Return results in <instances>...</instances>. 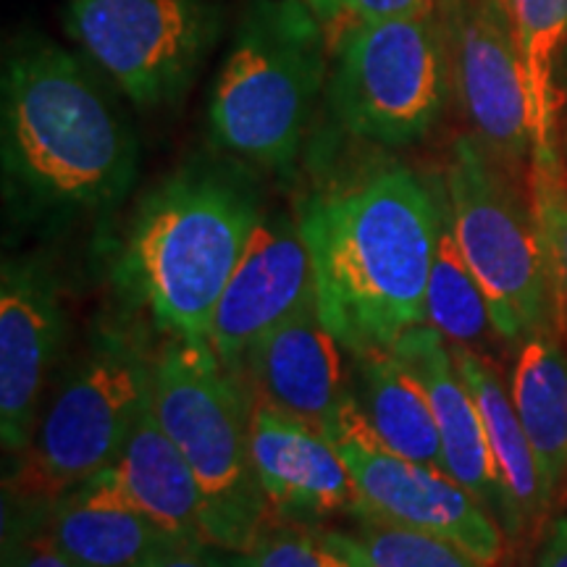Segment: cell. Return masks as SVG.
Listing matches in <instances>:
<instances>
[{"mask_svg":"<svg viewBox=\"0 0 567 567\" xmlns=\"http://www.w3.org/2000/svg\"><path fill=\"white\" fill-rule=\"evenodd\" d=\"M145 567H229L224 551L203 547V544L176 542L168 549H163L158 557H153Z\"/></svg>","mask_w":567,"mask_h":567,"instance_id":"f1b7e54d","label":"cell"},{"mask_svg":"<svg viewBox=\"0 0 567 567\" xmlns=\"http://www.w3.org/2000/svg\"><path fill=\"white\" fill-rule=\"evenodd\" d=\"M42 517L63 555L80 567H145L179 542L140 513L109 471L42 502Z\"/></svg>","mask_w":567,"mask_h":567,"instance_id":"e0dca14e","label":"cell"},{"mask_svg":"<svg viewBox=\"0 0 567 567\" xmlns=\"http://www.w3.org/2000/svg\"><path fill=\"white\" fill-rule=\"evenodd\" d=\"M153 354L126 326H103L48 394L6 494L42 505L113 465L151 400Z\"/></svg>","mask_w":567,"mask_h":567,"instance_id":"8992f818","label":"cell"},{"mask_svg":"<svg viewBox=\"0 0 567 567\" xmlns=\"http://www.w3.org/2000/svg\"><path fill=\"white\" fill-rule=\"evenodd\" d=\"M425 323L434 326L450 344L467 347L484 358L486 347L499 337L484 289L460 252L446 187L442 229H439L434 266H431L429 289H425Z\"/></svg>","mask_w":567,"mask_h":567,"instance_id":"603a6c76","label":"cell"},{"mask_svg":"<svg viewBox=\"0 0 567 567\" xmlns=\"http://www.w3.org/2000/svg\"><path fill=\"white\" fill-rule=\"evenodd\" d=\"M450 76L473 137L505 172L530 158L526 71L502 0H439Z\"/></svg>","mask_w":567,"mask_h":567,"instance_id":"8fae6325","label":"cell"},{"mask_svg":"<svg viewBox=\"0 0 567 567\" xmlns=\"http://www.w3.org/2000/svg\"><path fill=\"white\" fill-rule=\"evenodd\" d=\"M3 174L42 208L105 210L137 179V140L87 55L24 34L3 66Z\"/></svg>","mask_w":567,"mask_h":567,"instance_id":"7a4b0ae2","label":"cell"},{"mask_svg":"<svg viewBox=\"0 0 567 567\" xmlns=\"http://www.w3.org/2000/svg\"><path fill=\"white\" fill-rule=\"evenodd\" d=\"M310 297H316V274L300 216L264 213L218 300L210 326L213 352L231 373L245 379V360L255 342Z\"/></svg>","mask_w":567,"mask_h":567,"instance_id":"4fadbf2b","label":"cell"},{"mask_svg":"<svg viewBox=\"0 0 567 567\" xmlns=\"http://www.w3.org/2000/svg\"><path fill=\"white\" fill-rule=\"evenodd\" d=\"M352 358L354 405L375 442L394 455L446 473L442 436L421 381L392 350L360 352Z\"/></svg>","mask_w":567,"mask_h":567,"instance_id":"d6986e66","label":"cell"},{"mask_svg":"<svg viewBox=\"0 0 567 567\" xmlns=\"http://www.w3.org/2000/svg\"><path fill=\"white\" fill-rule=\"evenodd\" d=\"M526 71L530 176L563 172L557 155V61L567 42V0H502Z\"/></svg>","mask_w":567,"mask_h":567,"instance_id":"7402d4cb","label":"cell"},{"mask_svg":"<svg viewBox=\"0 0 567 567\" xmlns=\"http://www.w3.org/2000/svg\"><path fill=\"white\" fill-rule=\"evenodd\" d=\"M229 567H360L352 542L337 530L266 528L245 551H224Z\"/></svg>","mask_w":567,"mask_h":567,"instance_id":"d4e9b609","label":"cell"},{"mask_svg":"<svg viewBox=\"0 0 567 567\" xmlns=\"http://www.w3.org/2000/svg\"><path fill=\"white\" fill-rule=\"evenodd\" d=\"M213 0H66L63 27L140 109L182 101L221 32Z\"/></svg>","mask_w":567,"mask_h":567,"instance_id":"9c48e42d","label":"cell"},{"mask_svg":"<svg viewBox=\"0 0 567 567\" xmlns=\"http://www.w3.org/2000/svg\"><path fill=\"white\" fill-rule=\"evenodd\" d=\"M450 87V55L436 11L339 32L329 103L354 137L384 147L413 145L442 118Z\"/></svg>","mask_w":567,"mask_h":567,"instance_id":"ba28073f","label":"cell"},{"mask_svg":"<svg viewBox=\"0 0 567 567\" xmlns=\"http://www.w3.org/2000/svg\"><path fill=\"white\" fill-rule=\"evenodd\" d=\"M444 182L381 168L300 210L318 308L350 354L392 350L425 323V289L442 229Z\"/></svg>","mask_w":567,"mask_h":567,"instance_id":"6da1fadb","label":"cell"},{"mask_svg":"<svg viewBox=\"0 0 567 567\" xmlns=\"http://www.w3.org/2000/svg\"><path fill=\"white\" fill-rule=\"evenodd\" d=\"M105 471L126 494V499L168 536L210 547L208 502L200 481L179 446L163 431L155 417L153 400H147L122 455Z\"/></svg>","mask_w":567,"mask_h":567,"instance_id":"ac0fdd59","label":"cell"},{"mask_svg":"<svg viewBox=\"0 0 567 567\" xmlns=\"http://www.w3.org/2000/svg\"><path fill=\"white\" fill-rule=\"evenodd\" d=\"M444 187L460 252L484 289L502 342L555 326L563 292L534 203L523 200L476 137L455 142Z\"/></svg>","mask_w":567,"mask_h":567,"instance_id":"52a82bcc","label":"cell"},{"mask_svg":"<svg viewBox=\"0 0 567 567\" xmlns=\"http://www.w3.org/2000/svg\"><path fill=\"white\" fill-rule=\"evenodd\" d=\"M439 0H308L310 9L321 19V24L339 27V32L354 24H373V21L425 17L436 11Z\"/></svg>","mask_w":567,"mask_h":567,"instance_id":"83f0119b","label":"cell"},{"mask_svg":"<svg viewBox=\"0 0 567 567\" xmlns=\"http://www.w3.org/2000/svg\"><path fill=\"white\" fill-rule=\"evenodd\" d=\"M392 352L421 381L429 396L442 436L446 473L476 494L496 515L499 526L513 534V509L488 446L484 417L460 373L450 342L434 326L421 323L396 339Z\"/></svg>","mask_w":567,"mask_h":567,"instance_id":"9a60e30c","label":"cell"},{"mask_svg":"<svg viewBox=\"0 0 567 567\" xmlns=\"http://www.w3.org/2000/svg\"><path fill=\"white\" fill-rule=\"evenodd\" d=\"M450 347L481 410V417H484L488 446H492L496 471H499L509 509H513V534H517L528 523L542 520V515L549 509L551 494L544 484L542 465H538L530 439L517 417L513 396L499 381V375L494 373V368L488 365V360L467 347Z\"/></svg>","mask_w":567,"mask_h":567,"instance_id":"44dd1931","label":"cell"},{"mask_svg":"<svg viewBox=\"0 0 567 567\" xmlns=\"http://www.w3.org/2000/svg\"><path fill=\"white\" fill-rule=\"evenodd\" d=\"M509 396L555 496L567 476V358L555 326H538L513 342Z\"/></svg>","mask_w":567,"mask_h":567,"instance_id":"ffe728a7","label":"cell"},{"mask_svg":"<svg viewBox=\"0 0 567 567\" xmlns=\"http://www.w3.org/2000/svg\"><path fill=\"white\" fill-rule=\"evenodd\" d=\"M252 465L274 513L318 520L358 509V486L339 446L321 431L252 402Z\"/></svg>","mask_w":567,"mask_h":567,"instance_id":"2e32d148","label":"cell"},{"mask_svg":"<svg viewBox=\"0 0 567 567\" xmlns=\"http://www.w3.org/2000/svg\"><path fill=\"white\" fill-rule=\"evenodd\" d=\"M344 352L318 308V295L287 321L258 339L245 360V384L252 402L334 436L352 402Z\"/></svg>","mask_w":567,"mask_h":567,"instance_id":"5bb4252c","label":"cell"},{"mask_svg":"<svg viewBox=\"0 0 567 567\" xmlns=\"http://www.w3.org/2000/svg\"><path fill=\"white\" fill-rule=\"evenodd\" d=\"M331 442L339 446L358 486L354 513L442 536L488 565H496L505 555V528L492 509L450 473L394 455L375 442L358 413L354 396Z\"/></svg>","mask_w":567,"mask_h":567,"instance_id":"30bf717a","label":"cell"},{"mask_svg":"<svg viewBox=\"0 0 567 567\" xmlns=\"http://www.w3.org/2000/svg\"><path fill=\"white\" fill-rule=\"evenodd\" d=\"M3 567H80L63 555L42 517V505L24 502V513L3 520Z\"/></svg>","mask_w":567,"mask_h":567,"instance_id":"484cf974","label":"cell"},{"mask_svg":"<svg viewBox=\"0 0 567 567\" xmlns=\"http://www.w3.org/2000/svg\"><path fill=\"white\" fill-rule=\"evenodd\" d=\"M326 27L308 0H250L213 82L216 151L287 172L329 84Z\"/></svg>","mask_w":567,"mask_h":567,"instance_id":"277c9868","label":"cell"},{"mask_svg":"<svg viewBox=\"0 0 567 567\" xmlns=\"http://www.w3.org/2000/svg\"><path fill=\"white\" fill-rule=\"evenodd\" d=\"M66 344L53 274L38 260L6 258L0 274V439L11 457L30 442Z\"/></svg>","mask_w":567,"mask_h":567,"instance_id":"7c38bea8","label":"cell"},{"mask_svg":"<svg viewBox=\"0 0 567 567\" xmlns=\"http://www.w3.org/2000/svg\"><path fill=\"white\" fill-rule=\"evenodd\" d=\"M530 189H534V210L555 264L559 292L567 300V182L563 172L530 176Z\"/></svg>","mask_w":567,"mask_h":567,"instance_id":"4316f807","label":"cell"},{"mask_svg":"<svg viewBox=\"0 0 567 567\" xmlns=\"http://www.w3.org/2000/svg\"><path fill=\"white\" fill-rule=\"evenodd\" d=\"M264 213L258 184L237 163H189L142 197L116 281L161 334L210 342L218 300Z\"/></svg>","mask_w":567,"mask_h":567,"instance_id":"3957f363","label":"cell"},{"mask_svg":"<svg viewBox=\"0 0 567 567\" xmlns=\"http://www.w3.org/2000/svg\"><path fill=\"white\" fill-rule=\"evenodd\" d=\"M536 567H567V515L557 517L549 536L544 538Z\"/></svg>","mask_w":567,"mask_h":567,"instance_id":"f546056e","label":"cell"},{"mask_svg":"<svg viewBox=\"0 0 567 567\" xmlns=\"http://www.w3.org/2000/svg\"><path fill=\"white\" fill-rule=\"evenodd\" d=\"M151 400L158 423L195 471L208 502V542L250 549L268 528V505L252 465V394L210 342L168 339L153 354Z\"/></svg>","mask_w":567,"mask_h":567,"instance_id":"5b68a950","label":"cell"},{"mask_svg":"<svg viewBox=\"0 0 567 567\" xmlns=\"http://www.w3.org/2000/svg\"><path fill=\"white\" fill-rule=\"evenodd\" d=\"M354 517L358 528L350 542L360 567H496L442 536L394 526L365 513Z\"/></svg>","mask_w":567,"mask_h":567,"instance_id":"cb8c5ba5","label":"cell"}]
</instances>
